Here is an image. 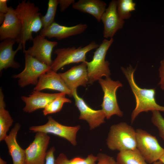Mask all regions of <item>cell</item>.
<instances>
[{
    "mask_svg": "<svg viewBox=\"0 0 164 164\" xmlns=\"http://www.w3.org/2000/svg\"><path fill=\"white\" fill-rule=\"evenodd\" d=\"M63 93L51 94L33 91L28 97H21V99L25 104L23 110L26 112L30 113L40 109H44Z\"/></svg>",
    "mask_w": 164,
    "mask_h": 164,
    "instance_id": "obj_17",
    "label": "cell"
},
{
    "mask_svg": "<svg viewBox=\"0 0 164 164\" xmlns=\"http://www.w3.org/2000/svg\"><path fill=\"white\" fill-rule=\"evenodd\" d=\"M2 88L0 89V141L4 140L7 132L12 125L13 120L9 111L5 109L6 104Z\"/></svg>",
    "mask_w": 164,
    "mask_h": 164,
    "instance_id": "obj_22",
    "label": "cell"
},
{
    "mask_svg": "<svg viewBox=\"0 0 164 164\" xmlns=\"http://www.w3.org/2000/svg\"><path fill=\"white\" fill-rule=\"evenodd\" d=\"M106 5V3L102 0H79L73 4L72 7L75 9L90 14L100 22Z\"/></svg>",
    "mask_w": 164,
    "mask_h": 164,
    "instance_id": "obj_21",
    "label": "cell"
},
{
    "mask_svg": "<svg viewBox=\"0 0 164 164\" xmlns=\"http://www.w3.org/2000/svg\"><path fill=\"white\" fill-rule=\"evenodd\" d=\"M58 5V0L49 1L47 12L45 15L41 16L43 28L48 27L55 22L54 18Z\"/></svg>",
    "mask_w": 164,
    "mask_h": 164,
    "instance_id": "obj_26",
    "label": "cell"
},
{
    "mask_svg": "<svg viewBox=\"0 0 164 164\" xmlns=\"http://www.w3.org/2000/svg\"><path fill=\"white\" fill-rule=\"evenodd\" d=\"M152 111L151 121L158 128L160 136L164 141V118L159 111L154 110Z\"/></svg>",
    "mask_w": 164,
    "mask_h": 164,
    "instance_id": "obj_28",
    "label": "cell"
},
{
    "mask_svg": "<svg viewBox=\"0 0 164 164\" xmlns=\"http://www.w3.org/2000/svg\"><path fill=\"white\" fill-rule=\"evenodd\" d=\"M6 14L0 13V24L2 25L5 19Z\"/></svg>",
    "mask_w": 164,
    "mask_h": 164,
    "instance_id": "obj_34",
    "label": "cell"
},
{
    "mask_svg": "<svg viewBox=\"0 0 164 164\" xmlns=\"http://www.w3.org/2000/svg\"><path fill=\"white\" fill-rule=\"evenodd\" d=\"M97 160V156L93 154L84 158L80 156L69 159L63 153L60 154L55 160V164H96Z\"/></svg>",
    "mask_w": 164,
    "mask_h": 164,
    "instance_id": "obj_24",
    "label": "cell"
},
{
    "mask_svg": "<svg viewBox=\"0 0 164 164\" xmlns=\"http://www.w3.org/2000/svg\"><path fill=\"white\" fill-rule=\"evenodd\" d=\"M159 71L160 80L158 84L162 90H164V58L160 62Z\"/></svg>",
    "mask_w": 164,
    "mask_h": 164,
    "instance_id": "obj_31",
    "label": "cell"
},
{
    "mask_svg": "<svg viewBox=\"0 0 164 164\" xmlns=\"http://www.w3.org/2000/svg\"><path fill=\"white\" fill-rule=\"evenodd\" d=\"M85 24H80L72 26H67L59 24L54 22L46 28H43L39 35L49 38H55L61 40L69 37L80 34L87 28Z\"/></svg>",
    "mask_w": 164,
    "mask_h": 164,
    "instance_id": "obj_16",
    "label": "cell"
},
{
    "mask_svg": "<svg viewBox=\"0 0 164 164\" xmlns=\"http://www.w3.org/2000/svg\"><path fill=\"white\" fill-rule=\"evenodd\" d=\"M47 118L48 121L45 124L32 126L29 129L35 132H41L54 135L66 139L73 145H76V136L80 128V125L66 126L59 123L51 116H48Z\"/></svg>",
    "mask_w": 164,
    "mask_h": 164,
    "instance_id": "obj_9",
    "label": "cell"
},
{
    "mask_svg": "<svg viewBox=\"0 0 164 164\" xmlns=\"http://www.w3.org/2000/svg\"><path fill=\"white\" fill-rule=\"evenodd\" d=\"M58 2L61 12L64 11L70 5L75 2L74 0H58Z\"/></svg>",
    "mask_w": 164,
    "mask_h": 164,
    "instance_id": "obj_32",
    "label": "cell"
},
{
    "mask_svg": "<svg viewBox=\"0 0 164 164\" xmlns=\"http://www.w3.org/2000/svg\"><path fill=\"white\" fill-rule=\"evenodd\" d=\"M99 45L94 41L87 45L77 48L75 47L56 49L54 53L56 57L51 66V70L56 72L63 66L72 63L85 62L86 54L89 51L97 48Z\"/></svg>",
    "mask_w": 164,
    "mask_h": 164,
    "instance_id": "obj_5",
    "label": "cell"
},
{
    "mask_svg": "<svg viewBox=\"0 0 164 164\" xmlns=\"http://www.w3.org/2000/svg\"><path fill=\"white\" fill-rule=\"evenodd\" d=\"M15 41L10 39H6L0 43V71L10 67L18 69L20 67L19 64L14 60V57L17 52L23 49L21 44L14 51L12 47Z\"/></svg>",
    "mask_w": 164,
    "mask_h": 164,
    "instance_id": "obj_19",
    "label": "cell"
},
{
    "mask_svg": "<svg viewBox=\"0 0 164 164\" xmlns=\"http://www.w3.org/2000/svg\"><path fill=\"white\" fill-rule=\"evenodd\" d=\"M86 62L73 66L64 73H59L72 94L79 86L86 87L88 84Z\"/></svg>",
    "mask_w": 164,
    "mask_h": 164,
    "instance_id": "obj_15",
    "label": "cell"
},
{
    "mask_svg": "<svg viewBox=\"0 0 164 164\" xmlns=\"http://www.w3.org/2000/svg\"><path fill=\"white\" fill-rule=\"evenodd\" d=\"M108 148L119 152L136 149V130L125 122L111 125L106 140Z\"/></svg>",
    "mask_w": 164,
    "mask_h": 164,
    "instance_id": "obj_3",
    "label": "cell"
},
{
    "mask_svg": "<svg viewBox=\"0 0 164 164\" xmlns=\"http://www.w3.org/2000/svg\"><path fill=\"white\" fill-rule=\"evenodd\" d=\"M55 151L54 147H51L47 151L45 164H55L54 153Z\"/></svg>",
    "mask_w": 164,
    "mask_h": 164,
    "instance_id": "obj_30",
    "label": "cell"
},
{
    "mask_svg": "<svg viewBox=\"0 0 164 164\" xmlns=\"http://www.w3.org/2000/svg\"><path fill=\"white\" fill-rule=\"evenodd\" d=\"M117 1L113 0L102 15L101 20L104 25L103 35L106 38H113L117 32L123 27L125 21L118 15Z\"/></svg>",
    "mask_w": 164,
    "mask_h": 164,
    "instance_id": "obj_14",
    "label": "cell"
},
{
    "mask_svg": "<svg viewBox=\"0 0 164 164\" xmlns=\"http://www.w3.org/2000/svg\"><path fill=\"white\" fill-rule=\"evenodd\" d=\"M20 127L19 123H16L4 140L12 159L13 164H26L25 150L20 147L16 140L17 134Z\"/></svg>",
    "mask_w": 164,
    "mask_h": 164,
    "instance_id": "obj_20",
    "label": "cell"
},
{
    "mask_svg": "<svg viewBox=\"0 0 164 164\" xmlns=\"http://www.w3.org/2000/svg\"><path fill=\"white\" fill-rule=\"evenodd\" d=\"M117 164H148L137 149L119 152Z\"/></svg>",
    "mask_w": 164,
    "mask_h": 164,
    "instance_id": "obj_23",
    "label": "cell"
},
{
    "mask_svg": "<svg viewBox=\"0 0 164 164\" xmlns=\"http://www.w3.org/2000/svg\"><path fill=\"white\" fill-rule=\"evenodd\" d=\"M32 42L33 45L23 51V53L51 67L53 62L51 59L52 53L54 47L57 45L58 42L49 41L40 35L34 38Z\"/></svg>",
    "mask_w": 164,
    "mask_h": 164,
    "instance_id": "obj_11",
    "label": "cell"
},
{
    "mask_svg": "<svg viewBox=\"0 0 164 164\" xmlns=\"http://www.w3.org/2000/svg\"><path fill=\"white\" fill-rule=\"evenodd\" d=\"M136 148L146 162L153 163L159 160L164 153L156 137L140 128L136 130Z\"/></svg>",
    "mask_w": 164,
    "mask_h": 164,
    "instance_id": "obj_6",
    "label": "cell"
},
{
    "mask_svg": "<svg viewBox=\"0 0 164 164\" xmlns=\"http://www.w3.org/2000/svg\"><path fill=\"white\" fill-rule=\"evenodd\" d=\"M50 139L47 134L36 132L33 141L25 149L26 164H45Z\"/></svg>",
    "mask_w": 164,
    "mask_h": 164,
    "instance_id": "obj_10",
    "label": "cell"
},
{
    "mask_svg": "<svg viewBox=\"0 0 164 164\" xmlns=\"http://www.w3.org/2000/svg\"><path fill=\"white\" fill-rule=\"evenodd\" d=\"M57 91L70 97H73L70 91L67 87L59 73L50 70L43 74L39 78L34 91H40L44 89Z\"/></svg>",
    "mask_w": 164,
    "mask_h": 164,
    "instance_id": "obj_18",
    "label": "cell"
},
{
    "mask_svg": "<svg viewBox=\"0 0 164 164\" xmlns=\"http://www.w3.org/2000/svg\"><path fill=\"white\" fill-rule=\"evenodd\" d=\"M97 156V160L96 164H117L113 157L105 153H99Z\"/></svg>",
    "mask_w": 164,
    "mask_h": 164,
    "instance_id": "obj_29",
    "label": "cell"
},
{
    "mask_svg": "<svg viewBox=\"0 0 164 164\" xmlns=\"http://www.w3.org/2000/svg\"><path fill=\"white\" fill-rule=\"evenodd\" d=\"M104 92L102 103L101 105L106 118L110 119L113 115L122 117L123 112L120 110L118 103L116 91L118 89L122 86L118 80L114 81L110 77L105 79L101 78L98 80Z\"/></svg>",
    "mask_w": 164,
    "mask_h": 164,
    "instance_id": "obj_7",
    "label": "cell"
},
{
    "mask_svg": "<svg viewBox=\"0 0 164 164\" xmlns=\"http://www.w3.org/2000/svg\"><path fill=\"white\" fill-rule=\"evenodd\" d=\"M121 68L128 80L135 99V107L131 116L132 123L138 114L142 112L154 110L164 112V107L156 103L155 98V89L142 88L137 85L134 77L135 69L131 65L126 68L123 67H121Z\"/></svg>",
    "mask_w": 164,
    "mask_h": 164,
    "instance_id": "obj_1",
    "label": "cell"
},
{
    "mask_svg": "<svg viewBox=\"0 0 164 164\" xmlns=\"http://www.w3.org/2000/svg\"><path fill=\"white\" fill-rule=\"evenodd\" d=\"M25 59L24 70L20 73L13 75L12 77L18 79V84L21 87L30 84L36 86L39 77L51 70V67L27 54H25Z\"/></svg>",
    "mask_w": 164,
    "mask_h": 164,
    "instance_id": "obj_8",
    "label": "cell"
},
{
    "mask_svg": "<svg viewBox=\"0 0 164 164\" xmlns=\"http://www.w3.org/2000/svg\"><path fill=\"white\" fill-rule=\"evenodd\" d=\"M7 0H0V13L6 14L9 11V7L7 5Z\"/></svg>",
    "mask_w": 164,
    "mask_h": 164,
    "instance_id": "obj_33",
    "label": "cell"
},
{
    "mask_svg": "<svg viewBox=\"0 0 164 164\" xmlns=\"http://www.w3.org/2000/svg\"><path fill=\"white\" fill-rule=\"evenodd\" d=\"M40 9L35 4L29 1L23 0L19 2L15 11L20 20L22 26V33L20 42L23 51L25 50L26 42L32 41V33L38 32L42 28L41 14Z\"/></svg>",
    "mask_w": 164,
    "mask_h": 164,
    "instance_id": "obj_2",
    "label": "cell"
},
{
    "mask_svg": "<svg viewBox=\"0 0 164 164\" xmlns=\"http://www.w3.org/2000/svg\"><path fill=\"white\" fill-rule=\"evenodd\" d=\"M152 164H163L162 162H161L159 160L154 162Z\"/></svg>",
    "mask_w": 164,
    "mask_h": 164,
    "instance_id": "obj_36",
    "label": "cell"
},
{
    "mask_svg": "<svg viewBox=\"0 0 164 164\" xmlns=\"http://www.w3.org/2000/svg\"><path fill=\"white\" fill-rule=\"evenodd\" d=\"M117 1V12L119 17L123 20L129 19L131 16V12L135 10V3L132 0Z\"/></svg>",
    "mask_w": 164,
    "mask_h": 164,
    "instance_id": "obj_25",
    "label": "cell"
},
{
    "mask_svg": "<svg viewBox=\"0 0 164 164\" xmlns=\"http://www.w3.org/2000/svg\"><path fill=\"white\" fill-rule=\"evenodd\" d=\"M66 94L63 93L50 103L43 110L44 115L56 113L61 110L65 103H71V101L65 97Z\"/></svg>",
    "mask_w": 164,
    "mask_h": 164,
    "instance_id": "obj_27",
    "label": "cell"
},
{
    "mask_svg": "<svg viewBox=\"0 0 164 164\" xmlns=\"http://www.w3.org/2000/svg\"><path fill=\"white\" fill-rule=\"evenodd\" d=\"M22 33L21 22L17 16L15 9L10 6L6 14L5 19L0 27V40L2 41L6 39L14 40L20 43Z\"/></svg>",
    "mask_w": 164,
    "mask_h": 164,
    "instance_id": "obj_13",
    "label": "cell"
},
{
    "mask_svg": "<svg viewBox=\"0 0 164 164\" xmlns=\"http://www.w3.org/2000/svg\"><path fill=\"white\" fill-rule=\"evenodd\" d=\"M114 40L113 38L109 40L104 39L94 52L92 60L86 61L88 84H92L103 76L110 77L111 74L109 68L110 63L105 60V57Z\"/></svg>",
    "mask_w": 164,
    "mask_h": 164,
    "instance_id": "obj_4",
    "label": "cell"
},
{
    "mask_svg": "<svg viewBox=\"0 0 164 164\" xmlns=\"http://www.w3.org/2000/svg\"><path fill=\"white\" fill-rule=\"evenodd\" d=\"M72 95L75 101V105L80 111L79 119L86 121L91 130L98 127L105 122L106 116L102 109L95 110L91 108L78 95L77 90L74 91Z\"/></svg>",
    "mask_w": 164,
    "mask_h": 164,
    "instance_id": "obj_12",
    "label": "cell"
},
{
    "mask_svg": "<svg viewBox=\"0 0 164 164\" xmlns=\"http://www.w3.org/2000/svg\"><path fill=\"white\" fill-rule=\"evenodd\" d=\"M159 160L164 164V153L160 159Z\"/></svg>",
    "mask_w": 164,
    "mask_h": 164,
    "instance_id": "obj_35",
    "label": "cell"
}]
</instances>
